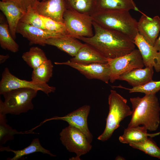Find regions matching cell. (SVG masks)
Returning a JSON list of instances; mask_svg holds the SVG:
<instances>
[{
	"mask_svg": "<svg viewBox=\"0 0 160 160\" xmlns=\"http://www.w3.org/2000/svg\"><path fill=\"white\" fill-rule=\"evenodd\" d=\"M130 101L132 110L127 127L142 125L150 131L156 130L160 122V106L156 94L131 97Z\"/></svg>",
	"mask_w": 160,
	"mask_h": 160,
	"instance_id": "obj_2",
	"label": "cell"
},
{
	"mask_svg": "<svg viewBox=\"0 0 160 160\" xmlns=\"http://www.w3.org/2000/svg\"><path fill=\"white\" fill-rule=\"evenodd\" d=\"M37 0L38 1H41V0Z\"/></svg>",
	"mask_w": 160,
	"mask_h": 160,
	"instance_id": "obj_36",
	"label": "cell"
},
{
	"mask_svg": "<svg viewBox=\"0 0 160 160\" xmlns=\"http://www.w3.org/2000/svg\"><path fill=\"white\" fill-rule=\"evenodd\" d=\"M113 87L123 88L129 91L130 93L141 92L145 94H156L160 90V81H155L152 80L143 85L128 88L120 85L118 86H112Z\"/></svg>",
	"mask_w": 160,
	"mask_h": 160,
	"instance_id": "obj_29",
	"label": "cell"
},
{
	"mask_svg": "<svg viewBox=\"0 0 160 160\" xmlns=\"http://www.w3.org/2000/svg\"><path fill=\"white\" fill-rule=\"evenodd\" d=\"M22 88L41 91L47 95L51 92H54L56 89L55 87L50 86L47 84H36L31 81L20 79L12 74L9 68L6 67L2 73L0 81V94L2 95L7 91Z\"/></svg>",
	"mask_w": 160,
	"mask_h": 160,
	"instance_id": "obj_9",
	"label": "cell"
},
{
	"mask_svg": "<svg viewBox=\"0 0 160 160\" xmlns=\"http://www.w3.org/2000/svg\"><path fill=\"white\" fill-rule=\"evenodd\" d=\"M134 42L140 52L144 66L153 67L156 72H160V52L138 33L134 39Z\"/></svg>",
	"mask_w": 160,
	"mask_h": 160,
	"instance_id": "obj_14",
	"label": "cell"
},
{
	"mask_svg": "<svg viewBox=\"0 0 160 160\" xmlns=\"http://www.w3.org/2000/svg\"><path fill=\"white\" fill-rule=\"evenodd\" d=\"M9 57V56L8 55H0V63L2 64L5 62L6 60Z\"/></svg>",
	"mask_w": 160,
	"mask_h": 160,
	"instance_id": "obj_34",
	"label": "cell"
},
{
	"mask_svg": "<svg viewBox=\"0 0 160 160\" xmlns=\"http://www.w3.org/2000/svg\"><path fill=\"white\" fill-rule=\"evenodd\" d=\"M91 16L93 21L102 27L117 31L134 40L138 33L137 21L129 11L98 10Z\"/></svg>",
	"mask_w": 160,
	"mask_h": 160,
	"instance_id": "obj_3",
	"label": "cell"
},
{
	"mask_svg": "<svg viewBox=\"0 0 160 160\" xmlns=\"http://www.w3.org/2000/svg\"><path fill=\"white\" fill-rule=\"evenodd\" d=\"M72 62L82 64L108 63V58L91 45L85 43L76 55L70 60Z\"/></svg>",
	"mask_w": 160,
	"mask_h": 160,
	"instance_id": "obj_16",
	"label": "cell"
},
{
	"mask_svg": "<svg viewBox=\"0 0 160 160\" xmlns=\"http://www.w3.org/2000/svg\"><path fill=\"white\" fill-rule=\"evenodd\" d=\"M97 0H64L67 9L90 15L97 11Z\"/></svg>",
	"mask_w": 160,
	"mask_h": 160,
	"instance_id": "obj_25",
	"label": "cell"
},
{
	"mask_svg": "<svg viewBox=\"0 0 160 160\" xmlns=\"http://www.w3.org/2000/svg\"><path fill=\"white\" fill-rule=\"evenodd\" d=\"M33 8L40 15L62 23L67 9L64 0L37 1Z\"/></svg>",
	"mask_w": 160,
	"mask_h": 160,
	"instance_id": "obj_13",
	"label": "cell"
},
{
	"mask_svg": "<svg viewBox=\"0 0 160 160\" xmlns=\"http://www.w3.org/2000/svg\"><path fill=\"white\" fill-rule=\"evenodd\" d=\"M0 151L13 152L14 156L12 158L9 159L10 160H17L24 156L37 152L47 154L52 157L56 156L49 150L44 148L41 145L39 139L37 138L33 139L30 145L23 149L15 150L11 149L9 146L3 147L2 146H0Z\"/></svg>",
	"mask_w": 160,
	"mask_h": 160,
	"instance_id": "obj_21",
	"label": "cell"
},
{
	"mask_svg": "<svg viewBox=\"0 0 160 160\" xmlns=\"http://www.w3.org/2000/svg\"><path fill=\"white\" fill-rule=\"evenodd\" d=\"M53 68L51 61L48 59L39 66L33 69L31 81L36 84H47L52 77Z\"/></svg>",
	"mask_w": 160,
	"mask_h": 160,
	"instance_id": "obj_24",
	"label": "cell"
},
{
	"mask_svg": "<svg viewBox=\"0 0 160 160\" xmlns=\"http://www.w3.org/2000/svg\"><path fill=\"white\" fill-rule=\"evenodd\" d=\"M20 22L46 30L40 15L31 6L28 7L26 12L20 19Z\"/></svg>",
	"mask_w": 160,
	"mask_h": 160,
	"instance_id": "obj_30",
	"label": "cell"
},
{
	"mask_svg": "<svg viewBox=\"0 0 160 160\" xmlns=\"http://www.w3.org/2000/svg\"><path fill=\"white\" fill-rule=\"evenodd\" d=\"M153 46L156 50L160 52V34L156 40Z\"/></svg>",
	"mask_w": 160,
	"mask_h": 160,
	"instance_id": "obj_33",
	"label": "cell"
},
{
	"mask_svg": "<svg viewBox=\"0 0 160 160\" xmlns=\"http://www.w3.org/2000/svg\"><path fill=\"white\" fill-rule=\"evenodd\" d=\"M1 1L12 3L25 12L30 6L34 7L37 0H1Z\"/></svg>",
	"mask_w": 160,
	"mask_h": 160,
	"instance_id": "obj_32",
	"label": "cell"
},
{
	"mask_svg": "<svg viewBox=\"0 0 160 160\" xmlns=\"http://www.w3.org/2000/svg\"><path fill=\"white\" fill-rule=\"evenodd\" d=\"M151 138L148 137L142 141L131 143L129 145L132 148L143 151L151 156L160 159V148Z\"/></svg>",
	"mask_w": 160,
	"mask_h": 160,
	"instance_id": "obj_27",
	"label": "cell"
},
{
	"mask_svg": "<svg viewBox=\"0 0 160 160\" xmlns=\"http://www.w3.org/2000/svg\"><path fill=\"white\" fill-rule=\"evenodd\" d=\"M153 67H145L132 69L120 76L118 80L124 81L133 87L143 85L152 80Z\"/></svg>",
	"mask_w": 160,
	"mask_h": 160,
	"instance_id": "obj_18",
	"label": "cell"
},
{
	"mask_svg": "<svg viewBox=\"0 0 160 160\" xmlns=\"http://www.w3.org/2000/svg\"><path fill=\"white\" fill-rule=\"evenodd\" d=\"M0 46L3 49L16 52L19 51V46L11 35L8 23L3 16L0 14Z\"/></svg>",
	"mask_w": 160,
	"mask_h": 160,
	"instance_id": "obj_23",
	"label": "cell"
},
{
	"mask_svg": "<svg viewBox=\"0 0 160 160\" xmlns=\"http://www.w3.org/2000/svg\"><path fill=\"white\" fill-rule=\"evenodd\" d=\"M138 33L150 44L154 46L160 32V18H151L143 13L137 21Z\"/></svg>",
	"mask_w": 160,
	"mask_h": 160,
	"instance_id": "obj_15",
	"label": "cell"
},
{
	"mask_svg": "<svg viewBox=\"0 0 160 160\" xmlns=\"http://www.w3.org/2000/svg\"><path fill=\"white\" fill-rule=\"evenodd\" d=\"M110 69V81L113 83L122 74L137 68L144 66L139 49H135L130 53L114 58H108Z\"/></svg>",
	"mask_w": 160,
	"mask_h": 160,
	"instance_id": "obj_8",
	"label": "cell"
},
{
	"mask_svg": "<svg viewBox=\"0 0 160 160\" xmlns=\"http://www.w3.org/2000/svg\"><path fill=\"white\" fill-rule=\"evenodd\" d=\"M38 90L29 88L15 89L4 93V100L0 99V113L6 115H18L34 108L32 100Z\"/></svg>",
	"mask_w": 160,
	"mask_h": 160,
	"instance_id": "obj_5",
	"label": "cell"
},
{
	"mask_svg": "<svg viewBox=\"0 0 160 160\" xmlns=\"http://www.w3.org/2000/svg\"><path fill=\"white\" fill-rule=\"evenodd\" d=\"M22 57L33 69L48 59L44 52L37 47H31L28 51L23 53Z\"/></svg>",
	"mask_w": 160,
	"mask_h": 160,
	"instance_id": "obj_26",
	"label": "cell"
},
{
	"mask_svg": "<svg viewBox=\"0 0 160 160\" xmlns=\"http://www.w3.org/2000/svg\"><path fill=\"white\" fill-rule=\"evenodd\" d=\"M116 160H125V159L123 157L118 156L115 158Z\"/></svg>",
	"mask_w": 160,
	"mask_h": 160,
	"instance_id": "obj_35",
	"label": "cell"
},
{
	"mask_svg": "<svg viewBox=\"0 0 160 160\" xmlns=\"http://www.w3.org/2000/svg\"><path fill=\"white\" fill-rule=\"evenodd\" d=\"M127 103V100L116 91L111 90L108 97L109 111L106 119L105 127L103 132L97 137L98 140L102 141L107 140L120 126V122L132 115V110Z\"/></svg>",
	"mask_w": 160,
	"mask_h": 160,
	"instance_id": "obj_4",
	"label": "cell"
},
{
	"mask_svg": "<svg viewBox=\"0 0 160 160\" xmlns=\"http://www.w3.org/2000/svg\"><path fill=\"white\" fill-rule=\"evenodd\" d=\"M46 0H42V1H46Z\"/></svg>",
	"mask_w": 160,
	"mask_h": 160,
	"instance_id": "obj_37",
	"label": "cell"
},
{
	"mask_svg": "<svg viewBox=\"0 0 160 160\" xmlns=\"http://www.w3.org/2000/svg\"><path fill=\"white\" fill-rule=\"evenodd\" d=\"M0 9L5 16L12 37L16 38L18 24L25 12L13 4L0 1Z\"/></svg>",
	"mask_w": 160,
	"mask_h": 160,
	"instance_id": "obj_17",
	"label": "cell"
},
{
	"mask_svg": "<svg viewBox=\"0 0 160 160\" xmlns=\"http://www.w3.org/2000/svg\"><path fill=\"white\" fill-rule=\"evenodd\" d=\"M46 45L56 47L71 56L75 57L84 45L78 39L70 36L65 37L52 38L47 39Z\"/></svg>",
	"mask_w": 160,
	"mask_h": 160,
	"instance_id": "obj_19",
	"label": "cell"
},
{
	"mask_svg": "<svg viewBox=\"0 0 160 160\" xmlns=\"http://www.w3.org/2000/svg\"><path fill=\"white\" fill-rule=\"evenodd\" d=\"M6 115L0 113V145L8 140H13L15 135L21 134L7 124Z\"/></svg>",
	"mask_w": 160,
	"mask_h": 160,
	"instance_id": "obj_28",
	"label": "cell"
},
{
	"mask_svg": "<svg viewBox=\"0 0 160 160\" xmlns=\"http://www.w3.org/2000/svg\"><path fill=\"white\" fill-rule=\"evenodd\" d=\"M94 35L77 39L92 46L107 58L128 54L135 49L134 40L116 31L103 28L93 21Z\"/></svg>",
	"mask_w": 160,
	"mask_h": 160,
	"instance_id": "obj_1",
	"label": "cell"
},
{
	"mask_svg": "<svg viewBox=\"0 0 160 160\" xmlns=\"http://www.w3.org/2000/svg\"><path fill=\"white\" fill-rule=\"evenodd\" d=\"M90 107L85 105L76 110L62 117L54 116L47 120H62L67 122L69 125L72 126L81 131L86 136L89 142L91 143L92 135L88 127L87 119Z\"/></svg>",
	"mask_w": 160,
	"mask_h": 160,
	"instance_id": "obj_12",
	"label": "cell"
},
{
	"mask_svg": "<svg viewBox=\"0 0 160 160\" xmlns=\"http://www.w3.org/2000/svg\"><path fill=\"white\" fill-rule=\"evenodd\" d=\"M17 33L20 34L28 40L30 45L36 44L43 46L46 45L45 41L47 39L70 36L44 30L20 21L17 27Z\"/></svg>",
	"mask_w": 160,
	"mask_h": 160,
	"instance_id": "obj_11",
	"label": "cell"
},
{
	"mask_svg": "<svg viewBox=\"0 0 160 160\" xmlns=\"http://www.w3.org/2000/svg\"><path fill=\"white\" fill-rule=\"evenodd\" d=\"M147 130L143 126L127 127L124 129L123 135L119 137V140L122 143L129 144L141 142L148 137H153L160 134V132L149 134Z\"/></svg>",
	"mask_w": 160,
	"mask_h": 160,
	"instance_id": "obj_20",
	"label": "cell"
},
{
	"mask_svg": "<svg viewBox=\"0 0 160 160\" xmlns=\"http://www.w3.org/2000/svg\"><path fill=\"white\" fill-rule=\"evenodd\" d=\"M63 18L66 29L72 37L77 39L79 37H90L94 35L91 15L67 9Z\"/></svg>",
	"mask_w": 160,
	"mask_h": 160,
	"instance_id": "obj_6",
	"label": "cell"
},
{
	"mask_svg": "<svg viewBox=\"0 0 160 160\" xmlns=\"http://www.w3.org/2000/svg\"><path fill=\"white\" fill-rule=\"evenodd\" d=\"M60 136L62 143L66 149L76 155L74 159L79 160L81 156L89 152L92 148L85 135L72 126L69 125L63 129Z\"/></svg>",
	"mask_w": 160,
	"mask_h": 160,
	"instance_id": "obj_7",
	"label": "cell"
},
{
	"mask_svg": "<svg viewBox=\"0 0 160 160\" xmlns=\"http://www.w3.org/2000/svg\"><path fill=\"white\" fill-rule=\"evenodd\" d=\"M57 65L69 66L79 71L89 79H97L108 84L110 80V69L108 63L82 64L70 60L63 62H55Z\"/></svg>",
	"mask_w": 160,
	"mask_h": 160,
	"instance_id": "obj_10",
	"label": "cell"
},
{
	"mask_svg": "<svg viewBox=\"0 0 160 160\" xmlns=\"http://www.w3.org/2000/svg\"><path fill=\"white\" fill-rule=\"evenodd\" d=\"M40 15L46 30L54 32L70 35L63 23L57 22L49 18Z\"/></svg>",
	"mask_w": 160,
	"mask_h": 160,
	"instance_id": "obj_31",
	"label": "cell"
},
{
	"mask_svg": "<svg viewBox=\"0 0 160 160\" xmlns=\"http://www.w3.org/2000/svg\"><path fill=\"white\" fill-rule=\"evenodd\" d=\"M97 11L133 9L140 12L133 0H97Z\"/></svg>",
	"mask_w": 160,
	"mask_h": 160,
	"instance_id": "obj_22",
	"label": "cell"
}]
</instances>
